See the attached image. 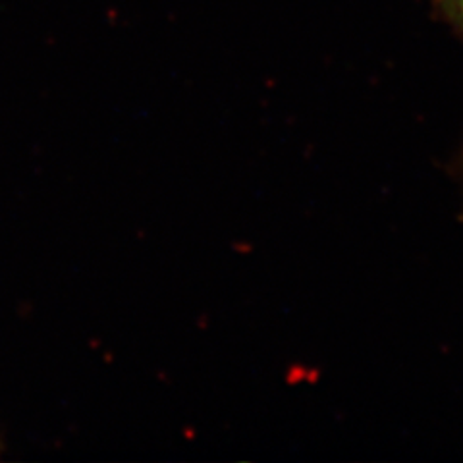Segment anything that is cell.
<instances>
[{
  "instance_id": "obj_1",
  "label": "cell",
  "mask_w": 463,
  "mask_h": 463,
  "mask_svg": "<svg viewBox=\"0 0 463 463\" xmlns=\"http://www.w3.org/2000/svg\"><path fill=\"white\" fill-rule=\"evenodd\" d=\"M437 3L463 29V0H437Z\"/></svg>"
}]
</instances>
